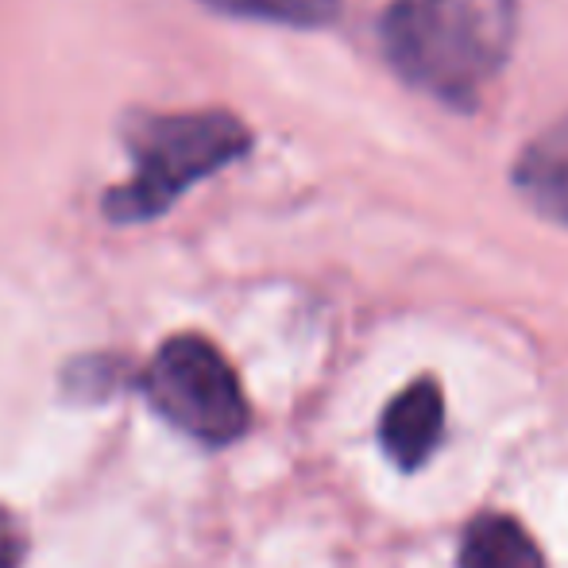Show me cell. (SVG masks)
<instances>
[{
  "label": "cell",
  "instance_id": "ba28073f",
  "mask_svg": "<svg viewBox=\"0 0 568 568\" xmlns=\"http://www.w3.org/2000/svg\"><path fill=\"white\" fill-rule=\"evenodd\" d=\"M23 530L16 526V518L0 507V568H20L23 565Z\"/></svg>",
  "mask_w": 568,
  "mask_h": 568
},
{
  "label": "cell",
  "instance_id": "52a82bcc",
  "mask_svg": "<svg viewBox=\"0 0 568 568\" xmlns=\"http://www.w3.org/2000/svg\"><path fill=\"white\" fill-rule=\"evenodd\" d=\"M202 4L221 16H232V20H255L298 31L329 28L341 16V0H202Z\"/></svg>",
  "mask_w": 568,
  "mask_h": 568
},
{
  "label": "cell",
  "instance_id": "277c9868",
  "mask_svg": "<svg viewBox=\"0 0 568 568\" xmlns=\"http://www.w3.org/2000/svg\"><path fill=\"white\" fill-rule=\"evenodd\" d=\"M445 429V398L434 379H418L390 398L387 414H383L379 442L398 468H418L437 449Z\"/></svg>",
  "mask_w": 568,
  "mask_h": 568
},
{
  "label": "cell",
  "instance_id": "8992f818",
  "mask_svg": "<svg viewBox=\"0 0 568 568\" xmlns=\"http://www.w3.org/2000/svg\"><path fill=\"white\" fill-rule=\"evenodd\" d=\"M460 568H546L541 549L515 518L487 515L468 526L460 546Z\"/></svg>",
  "mask_w": 568,
  "mask_h": 568
},
{
  "label": "cell",
  "instance_id": "7a4b0ae2",
  "mask_svg": "<svg viewBox=\"0 0 568 568\" xmlns=\"http://www.w3.org/2000/svg\"><path fill=\"white\" fill-rule=\"evenodd\" d=\"M255 135L232 109L190 113H132L124 120V148L132 174L124 186L105 190L101 213L113 225H148L171 213L197 182L240 163Z\"/></svg>",
  "mask_w": 568,
  "mask_h": 568
},
{
  "label": "cell",
  "instance_id": "6da1fadb",
  "mask_svg": "<svg viewBox=\"0 0 568 568\" xmlns=\"http://www.w3.org/2000/svg\"><path fill=\"white\" fill-rule=\"evenodd\" d=\"M515 31L518 0H390L379 43L406 85L471 113L507 67Z\"/></svg>",
  "mask_w": 568,
  "mask_h": 568
},
{
  "label": "cell",
  "instance_id": "3957f363",
  "mask_svg": "<svg viewBox=\"0 0 568 568\" xmlns=\"http://www.w3.org/2000/svg\"><path fill=\"white\" fill-rule=\"evenodd\" d=\"M148 398L174 429L202 445H229L247 429V398L217 344L171 337L148 367Z\"/></svg>",
  "mask_w": 568,
  "mask_h": 568
},
{
  "label": "cell",
  "instance_id": "5b68a950",
  "mask_svg": "<svg viewBox=\"0 0 568 568\" xmlns=\"http://www.w3.org/2000/svg\"><path fill=\"white\" fill-rule=\"evenodd\" d=\"M515 190L541 217L568 225V113L534 135L515 159Z\"/></svg>",
  "mask_w": 568,
  "mask_h": 568
}]
</instances>
